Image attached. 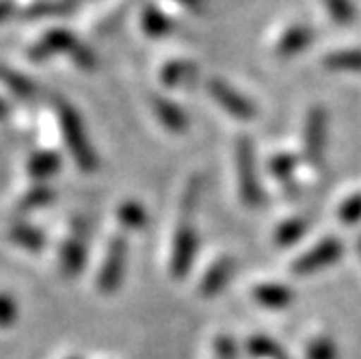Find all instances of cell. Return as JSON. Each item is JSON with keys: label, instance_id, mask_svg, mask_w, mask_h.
Masks as SVG:
<instances>
[{"label": "cell", "instance_id": "1", "mask_svg": "<svg viewBox=\"0 0 361 359\" xmlns=\"http://www.w3.org/2000/svg\"><path fill=\"white\" fill-rule=\"evenodd\" d=\"M126 257H128V243L121 234H115L106 245L104 260L95 277V290L100 292V295L109 297V295H115L121 288V281L126 275Z\"/></svg>", "mask_w": 361, "mask_h": 359}, {"label": "cell", "instance_id": "2", "mask_svg": "<svg viewBox=\"0 0 361 359\" xmlns=\"http://www.w3.org/2000/svg\"><path fill=\"white\" fill-rule=\"evenodd\" d=\"M195 255H197V232L188 221H182L176 227V234L171 241L169 273L173 279H182L188 275Z\"/></svg>", "mask_w": 361, "mask_h": 359}, {"label": "cell", "instance_id": "3", "mask_svg": "<svg viewBox=\"0 0 361 359\" xmlns=\"http://www.w3.org/2000/svg\"><path fill=\"white\" fill-rule=\"evenodd\" d=\"M342 245L338 238H324L318 245H314L307 253H303L301 257H297V262L292 264V273L294 275H312L318 273L326 267H331L334 262H338L342 255Z\"/></svg>", "mask_w": 361, "mask_h": 359}, {"label": "cell", "instance_id": "4", "mask_svg": "<svg viewBox=\"0 0 361 359\" xmlns=\"http://www.w3.org/2000/svg\"><path fill=\"white\" fill-rule=\"evenodd\" d=\"M238 190H240V200L249 208H257L262 204V188L255 176V165H253V154L249 150V143H240L238 147Z\"/></svg>", "mask_w": 361, "mask_h": 359}, {"label": "cell", "instance_id": "5", "mask_svg": "<svg viewBox=\"0 0 361 359\" xmlns=\"http://www.w3.org/2000/svg\"><path fill=\"white\" fill-rule=\"evenodd\" d=\"M68 115L63 117V135L68 139V145H70V152L74 156V160L78 162V167L82 171H93L97 165H95V156L91 152V145L85 137V133L80 130V123L78 119L72 115V111H65Z\"/></svg>", "mask_w": 361, "mask_h": 359}, {"label": "cell", "instance_id": "6", "mask_svg": "<svg viewBox=\"0 0 361 359\" xmlns=\"http://www.w3.org/2000/svg\"><path fill=\"white\" fill-rule=\"evenodd\" d=\"M234 260L232 257H219L216 262L204 273V277L200 279V295L210 299V297H216L219 292L227 286V281L232 279L234 275Z\"/></svg>", "mask_w": 361, "mask_h": 359}, {"label": "cell", "instance_id": "7", "mask_svg": "<svg viewBox=\"0 0 361 359\" xmlns=\"http://www.w3.org/2000/svg\"><path fill=\"white\" fill-rule=\"evenodd\" d=\"M253 301L269 310H283L294 301V292L281 284H259L251 290Z\"/></svg>", "mask_w": 361, "mask_h": 359}, {"label": "cell", "instance_id": "8", "mask_svg": "<svg viewBox=\"0 0 361 359\" xmlns=\"http://www.w3.org/2000/svg\"><path fill=\"white\" fill-rule=\"evenodd\" d=\"M85 257H87V247L80 238L65 241L61 245V251H59L61 273L65 277H76L85 267Z\"/></svg>", "mask_w": 361, "mask_h": 359}, {"label": "cell", "instance_id": "9", "mask_svg": "<svg viewBox=\"0 0 361 359\" xmlns=\"http://www.w3.org/2000/svg\"><path fill=\"white\" fill-rule=\"evenodd\" d=\"M324 139H326V126H324V119H322V113H316L307 126V135H305V150L310 154V158L314 162L320 160L322 156V145H324Z\"/></svg>", "mask_w": 361, "mask_h": 359}, {"label": "cell", "instance_id": "10", "mask_svg": "<svg viewBox=\"0 0 361 359\" xmlns=\"http://www.w3.org/2000/svg\"><path fill=\"white\" fill-rule=\"evenodd\" d=\"M214 100L219 102V104H223L227 111H229V115H234V117H238V119H247V117H251V107H249V102H245L243 97H238V95H234L232 91H229L227 87H223V85H216L214 87Z\"/></svg>", "mask_w": 361, "mask_h": 359}, {"label": "cell", "instance_id": "11", "mask_svg": "<svg viewBox=\"0 0 361 359\" xmlns=\"http://www.w3.org/2000/svg\"><path fill=\"white\" fill-rule=\"evenodd\" d=\"M9 241L24 247V249H30V251H37L44 247L46 238L39 230H35V227H30V225H16L11 227V232H9Z\"/></svg>", "mask_w": 361, "mask_h": 359}, {"label": "cell", "instance_id": "12", "mask_svg": "<svg viewBox=\"0 0 361 359\" xmlns=\"http://www.w3.org/2000/svg\"><path fill=\"white\" fill-rule=\"evenodd\" d=\"M115 214L123 230H139V227L145 225V210L137 202H123Z\"/></svg>", "mask_w": 361, "mask_h": 359}, {"label": "cell", "instance_id": "13", "mask_svg": "<svg viewBox=\"0 0 361 359\" xmlns=\"http://www.w3.org/2000/svg\"><path fill=\"white\" fill-rule=\"evenodd\" d=\"M307 227H310L307 219H290V221H286L277 230V245L288 247L292 243H297L305 234Z\"/></svg>", "mask_w": 361, "mask_h": 359}, {"label": "cell", "instance_id": "14", "mask_svg": "<svg viewBox=\"0 0 361 359\" xmlns=\"http://www.w3.org/2000/svg\"><path fill=\"white\" fill-rule=\"evenodd\" d=\"M56 169H59V158L54 154H39L28 165V174L32 178H50L52 174H56Z\"/></svg>", "mask_w": 361, "mask_h": 359}, {"label": "cell", "instance_id": "15", "mask_svg": "<svg viewBox=\"0 0 361 359\" xmlns=\"http://www.w3.org/2000/svg\"><path fill=\"white\" fill-rule=\"evenodd\" d=\"M307 359H338L336 344L326 338H318L307 346Z\"/></svg>", "mask_w": 361, "mask_h": 359}, {"label": "cell", "instance_id": "16", "mask_svg": "<svg viewBox=\"0 0 361 359\" xmlns=\"http://www.w3.org/2000/svg\"><path fill=\"white\" fill-rule=\"evenodd\" d=\"M338 214H340V221H344V223H357L361 219V193L359 195H353V197H348L340 206Z\"/></svg>", "mask_w": 361, "mask_h": 359}, {"label": "cell", "instance_id": "17", "mask_svg": "<svg viewBox=\"0 0 361 359\" xmlns=\"http://www.w3.org/2000/svg\"><path fill=\"white\" fill-rule=\"evenodd\" d=\"M18 318V305L16 299H11L9 295H3L0 292V327H11Z\"/></svg>", "mask_w": 361, "mask_h": 359}, {"label": "cell", "instance_id": "18", "mask_svg": "<svg viewBox=\"0 0 361 359\" xmlns=\"http://www.w3.org/2000/svg\"><path fill=\"white\" fill-rule=\"evenodd\" d=\"M50 200H52V193H50L48 188H37L35 193H28L26 197L22 200L20 210H22V212H26V210H30V208H37V206L48 204Z\"/></svg>", "mask_w": 361, "mask_h": 359}, {"label": "cell", "instance_id": "19", "mask_svg": "<svg viewBox=\"0 0 361 359\" xmlns=\"http://www.w3.org/2000/svg\"><path fill=\"white\" fill-rule=\"evenodd\" d=\"M214 348H216L219 359H236V346H234V342L229 340L227 336H219Z\"/></svg>", "mask_w": 361, "mask_h": 359}, {"label": "cell", "instance_id": "20", "mask_svg": "<svg viewBox=\"0 0 361 359\" xmlns=\"http://www.w3.org/2000/svg\"><path fill=\"white\" fill-rule=\"evenodd\" d=\"M68 359H78V357H68Z\"/></svg>", "mask_w": 361, "mask_h": 359}]
</instances>
